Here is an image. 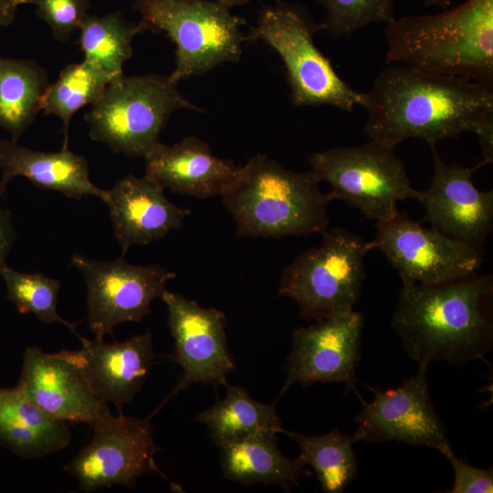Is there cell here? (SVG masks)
<instances>
[{
  "mask_svg": "<svg viewBox=\"0 0 493 493\" xmlns=\"http://www.w3.org/2000/svg\"><path fill=\"white\" fill-rule=\"evenodd\" d=\"M179 110L202 111L179 91L169 75H123L107 85L84 120L91 140L114 152L144 158Z\"/></svg>",
  "mask_w": 493,
  "mask_h": 493,
  "instance_id": "52a82bcc",
  "label": "cell"
},
{
  "mask_svg": "<svg viewBox=\"0 0 493 493\" xmlns=\"http://www.w3.org/2000/svg\"><path fill=\"white\" fill-rule=\"evenodd\" d=\"M371 241L398 272L402 281L438 284L477 272L484 251L426 228L405 213L376 222Z\"/></svg>",
  "mask_w": 493,
  "mask_h": 493,
  "instance_id": "7c38bea8",
  "label": "cell"
},
{
  "mask_svg": "<svg viewBox=\"0 0 493 493\" xmlns=\"http://www.w3.org/2000/svg\"><path fill=\"white\" fill-rule=\"evenodd\" d=\"M362 107L364 132L389 149L407 139L436 142L477 135L482 162L493 160V87L457 76L426 73L405 65L380 72Z\"/></svg>",
  "mask_w": 493,
  "mask_h": 493,
  "instance_id": "6da1fadb",
  "label": "cell"
},
{
  "mask_svg": "<svg viewBox=\"0 0 493 493\" xmlns=\"http://www.w3.org/2000/svg\"><path fill=\"white\" fill-rule=\"evenodd\" d=\"M47 70L30 59L0 57V127L17 142L41 110Z\"/></svg>",
  "mask_w": 493,
  "mask_h": 493,
  "instance_id": "d4e9b609",
  "label": "cell"
},
{
  "mask_svg": "<svg viewBox=\"0 0 493 493\" xmlns=\"http://www.w3.org/2000/svg\"><path fill=\"white\" fill-rule=\"evenodd\" d=\"M108 191L113 234L125 256L133 245H148L179 229L190 215L168 200L163 189L144 177L129 174Z\"/></svg>",
  "mask_w": 493,
  "mask_h": 493,
  "instance_id": "ffe728a7",
  "label": "cell"
},
{
  "mask_svg": "<svg viewBox=\"0 0 493 493\" xmlns=\"http://www.w3.org/2000/svg\"><path fill=\"white\" fill-rule=\"evenodd\" d=\"M92 429L90 442L64 467L81 491L113 486L133 489L142 476L161 473L155 455L162 448L153 439L149 419L120 413L117 416L110 414Z\"/></svg>",
  "mask_w": 493,
  "mask_h": 493,
  "instance_id": "8fae6325",
  "label": "cell"
},
{
  "mask_svg": "<svg viewBox=\"0 0 493 493\" xmlns=\"http://www.w3.org/2000/svg\"><path fill=\"white\" fill-rule=\"evenodd\" d=\"M385 62L493 87V0H467L435 15L387 24Z\"/></svg>",
  "mask_w": 493,
  "mask_h": 493,
  "instance_id": "3957f363",
  "label": "cell"
},
{
  "mask_svg": "<svg viewBox=\"0 0 493 493\" xmlns=\"http://www.w3.org/2000/svg\"><path fill=\"white\" fill-rule=\"evenodd\" d=\"M426 372L427 367L419 366L415 375L405 377L396 388H371L374 398L370 402L358 395L362 409L355 416V443L398 441L438 451L450 446L446 427L431 399Z\"/></svg>",
  "mask_w": 493,
  "mask_h": 493,
  "instance_id": "4fadbf2b",
  "label": "cell"
},
{
  "mask_svg": "<svg viewBox=\"0 0 493 493\" xmlns=\"http://www.w3.org/2000/svg\"><path fill=\"white\" fill-rule=\"evenodd\" d=\"M225 387V397L196 416L217 447L256 435L285 433L276 403H259L239 385L226 383Z\"/></svg>",
  "mask_w": 493,
  "mask_h": 493,
  "instance_id": "cb8c5ba5",
  "label": "cell"
},
{
  "mask_svg": "<svg viewBox=\"0 0 493 493\" xmlns=\"http://www.w3.org/2000/svg\"><path fill=\"white\" fill-rule=\"evenodd\" d=\"M425 6H439L446 7L450 5L451 0H423Z\"/></svg>",
  "mask_w": 493,
  "mask_h": 493,
  "instance_id": "d590c367",
  "label": "cell"
},
{
  "mask_svg": "<svg viewBox=\"0 0 493 493\" xmlns=\"http://www.w3.org/2000/svg\"><path fill=\"white\" fill-rule=\"evenodd\" d=\"M0 198L5 195L7 184L16 176L26 177L37 188L58 191L75 199L94 195L105 203L108 197L107 190L90 181L87 159L68 147L49 152L0 140Z\"/></svg>",
  "mask_w": 493,
  "mask_h": 493,
  "instance_id": "44dd1931",
  "label": "cell"
},
{
  "mask_svg": "<svg viewBox=\"0 0 493 493\" xmlns=\"http://www.w3.org/2000/svg\"><path fill=\"white\" fill-rule=\"evenodd\" d=\"M225 7L232 9L234 6H241L246 5L250 0H215Z\"/></svg>",
  "mask_w": 493,
  "mask_h": 493,
  "instance_id": "e575fe53",
  "label": "cell"
},
{
  "mask_svg": "<svg viewBox=\"0 0 493 493\" xmlns=\"http://www.w3.org/2000/svg\"><path fill=\"white\" fill-rule=\"evenodd\" d=\"M218 448L224 477L241 485H276L289 491L299 486L300 476L306 473L299 456L283 455L275 434L252 435Z\"/></svg>",
  "mask_w": 493,
  "mask_h": 493,
  "instance_id": "603a6c76",
  "label": "cell"
},
{
  "mask_svg": "<svg viewBox=\"0 0 493 493\" xmlns=\"http://www.w3.org/2000/svg\"><path fill=\"white\" fill-rule=\"evenodd\" d=\"M32 4V0H0V26H9L19 5Z\"/></svg>",
  "mask_w": 493,
  "mask_h": 493,
  "instance_id": "836d02e7",
  "label": "cell"
},
{
  "mask_svg": "<svg viewBox=\"0 0 493 493\" xmlns=\"http://www.w3.org/2000/svg\"><path fill=\"white\" fill-rule=\"evenodd\" d=\"M144 178L173 193L205 199L222 195L237 179L241 166L212 153L196 136L166 145L159 142L144 156Z\"/></svg>",
  "mask_w": 493,
  "mask_h": 493,
  "instance_id": "d6986e66",
  "label": "cell"
},
{
  "mask_svg": "<svg viewBox=\"0 0 493 493\" xmlns=\"http://www.w3.org/2000/svg\"><path fill=\"white\" fill-rule=\"evenodd\" d=\"M320 30L303 6L278 1L260 11L246 40H261L281 58L295 106L330 105L351 112L362 106L363 93L345 82L315 45Z\"/></svg>",
  "mask_w": 493,
  "mask_h": 493,
  "instance_id": "8992f818",
  "label": "cell"
},
{
  "mask_svg": "<svg viewBox=\"0 0 493 493\" xmlns=\"http://www.w3.org/2000/svg\"><path fill=\"white\" fill-rule=\"evenodd\" d=\"M161 299L174 341L172 359L183 371L169 398L192 383L226 385L236 364L227 346L225 313L167 289Z\"/></svg>",
  "mask_w": 493,
  "mask_h": 493,
  "instance_id": "9a60e30c",
  "label": "cell"
},
{
  "mask_svg": "<svg viewBox=\"0 0 493 493\" xmlns=\"http://www.w3.org/2000/svg\"><path fill=\"white\" fill-rule=\"evenodd\" d=\"M364 318L354 309L316 320L295 330L287 358L281 396L292 384L343 383L356 391L355 368L361 357Z\"/></svg>",
  "mask_w": 493,
  "mask_h": 493,
  "instance_id": "5bb4252c",
  "label": "cell"
},
{
  "mask_svg": "<svg viewBox=\"0 0 493 493\" xmlns=\"http://www.w3.org/2000/svg\"><path fill=\"white\" fill-rule=\"evenodd\" d=\"M434 174L427 189L420 191L419 203L425 208L422 221L441 234L483 249L493 229V190L480 191L472 181L474 167L446 164L440 158L436 142H429Z\"/></svg>",
  "mask_w": 493,
  "mask_h": 493,
  "instance_id": "2e32d148",
  "label": "cell"
},
{
  "mask_svg": "<svg viewBox=\"0 0 493 493\" xmlns=\"http://www.w3.org/2000/svg\"><path fill=\"white\" fill-rule=\"evenodd\" d=\"M312 171L297 173L257 153L221 195L238 236L282 238L323 233L331 202Z\"/></svg>",
  "mask_w": 493,
  "mask_h": 493,
  "instance_id": "277c9868",
  "label": "cell"
},
{
  "mask_svg": "<svg viewBox=\"0 0 493 493\" xmlns=\"http://www.w3.org/2000/svg\"><path fill=\"white\" fill-rule=\"evenodd\" d=\"M68 354L97 398L113 404L119 413L142 390L156 357L149 330L120 342L86 339Z\"/></svg>",
  "mask_w": 493,
  "mask_h": 493,
  "instance_id": "ac0fdd59",
  "label": "cell"
},
{
  "mask_svg": "<svg viewBox=\"0 0 493 493\" xmlns=\"http://www.w3.org/2000/svg\"><path fill=\"white\" fill-rule=\"evenodd\" d=\"M8 299L13 302L22 314L32 313L41 322L63 324L80 341L86 338L76 330L79 322H70L59 316L57 310L58 295L60 281L41 273H23L16 271L7 264L0 267Z\"/></svg>",
  "mask_w": 493,
  "mask_h": 493,
  "instance_id": "f1b7e54d",
  "label": "cell"
},
{
  "mask_svg": "<svg viewBox=\"0 0 493 493\" xmlns=\"http://www.w3.org/2000/svg\"><path fill=\"white\" fill-rule=\"evenodd\" d=\"M77 41L84 61L108 74L111 80L122 77L123 64L131 57L133 37L139 24L116 11L104 16H88L79 27Z\"/></svg>",
  "mask_w": 493,
  "mask_h": 493,
  "instance_id": "484cf974",
  "label": "cell"
},
{
  "mask_svg": "<svg viewBox=\"0 0 493 493\" xmlns=\"http://www.w3.org/2000/svg\"><path fill=\"white\" fill-rule=\"evenodd\" d=\"M326 17L320 29L333 37L351 35L372 24L391 23L394 17L395 0H315Z\"/></svg>",
  "mask_w": 493,
  "mask_h": 493,
  "instance_id": "f546056e",
  "label": "cell"
},
{
  "mask_svg": "<svg viewBox=\"0 0 493 493\" xmlns=\"http://www.w3.org/2000/svg\"><path fill=\"white\" fill-rule=\"evenodd\" d=\"M37 5V16L51 28L53 37L58 41L70 40L89 16V0H32Z\"/></svg>",
  "mask_w": 493,
  "mask_h": 493,
  "instance_id": "4dcf8cb0",
  "label": "cell"
},
{
  "mask_svg": "<svg viewBox=\"0 0 493 493\" xmlns=\"http://www.w3.org/2000/svg\"><path fill=\"white\" fill-rule=\"evenodd\" d=\"M16 386L44 413L59 421L92 427L111 414L107 404L92 393L68 350L47 353L27 346Z\"/></svg>",
  "mask_w": 493,
  "mask_h": 493,
  "instance_id": "e0dca14e",
  "label": "cell"
},
{
  "mask_svg": "<svg viewBox=\"0 0 493 493\" xmlns=\"http://www.w3.org/2000/svg\"><path fill=\"white\" fill-rule=\"evenodd\" d=\"M309 163L318 179L330 185V201L342 200L376 222L394 217L399 201L420 198L404 162L393 150L372 140L360 146L312 152Z\"/></svg>",
  "mask_w": 493,
  "mask_h": 493,
  "instance_id": "9c48e42d",
  "label": "cell"
},
{
  "mask_svg": "<svg viewBox=\"0 0 493 493\" xmlns=\"http://www.w3.org/2000/svg\"><path fill=\"white\" fill-rule=\"evenodd\" d=\"M133 7L141 15V33L163 34L175 45L169 75L175 83L240 60L246 22L217 1L135 0Z\"/></svg>",
  "mask_w": 493,
  "mask_h": 493,
  "instance_id": "5b68a950",
  "label": "cell"
},
{
  "mask_svg": "<svg viewBox=\"0 0 493 493\" xmlns=\"http://www.w3.org/2000/svg\"><path fill=\"white\" fill-rule=\"evenodd\" d=\"M299 447V458L315 470L321 490L341 493L357 477L358 465L352 435L338 428L320 435L285 431Z\"/></svg>",
  "mask_w": 493,
  "mask_h": 493,
  "instance_id": "4316f807",
  "label": "cell"
},
{
  "mask_svg": "<svg viewBox=\"0 0 493 493\" xmlns=\"http://www.w3.org/2000/svg\"><path fill=\"white\" fill-rule=\"evenodd\" d=\"M16 232L12 223L11 212L0 205V267L6 264L5 259L15 241Z\"/></svg>",
  "mask_w": 493,
  "mask_h": 493,
  "instance_id": "d6a6232c",
  "label": "cell"
},
{
  "mask_svg": "<svg viewBox=\"0 0 493 493\" xmlns=\"http://www.w3.org/2000/svg\"><path fill=\"white\" fill-rule=\"evenodd\" d=\"M71 439L66 422L47 415L16 386L0 388V447L35 460L63 450Z\"/></svg>",
  "mask_w": 493,
  "mask_h": 493,
  "instance_id": "7402d4cb",
  "label": "cell"
},
{
  "mask_svg": "<svg viewBox=\"0 0 493 493\" xmlns=\"http://www.w3.org/2000/svg\"><path fill=\"white\" fill-rule=\"evenodd\" d=\"M110 81L108 74L83 60L67 65L58 79L49 84L41 100V110L45 115L61 120L62 147H68V129L74 113L84 106L94 105Z\"/></svg>",
  "mask_w": 493,
  "mask_h": 493,
  "instance_id": "83f0119b",
  "label": "cell"
},
{
  "mask_svg": "<svg viewBox=\"0 0 493 493\" xmlns=\"http://www.w3.org/2000/svg\"><path fill=\"white\" fill-rule=\"evenodd\" d=\"M449 462L454 471V485L448 493L493 492V468L475 467L457 458L451 446L439 451Z\"/></svg>",
  "mask_w": 493,
  "mask_h": 493,
  "instance_id": "1f68e13d",
  "label": "cell"
},
{
  "mask_svg": "<svg viewBox=\"0 0 493 493\" xmlns=\"http://www.w3.org/2000/svg\"><path fill=\"white\" fill-rule=\"evenodd\" d=\"M70 262L86 282V320L96 339L112 335L121 323L140 322L176 277L159 264L132 265L122 255L100 261L76 253Z\"/></svg>",
  "mask_w": 493,
  "mask_h": 493,
  "instance_id": "30bf717a",
  "label": "cell"
},
{
  "mask_svg": "<svg viewBox=\"0 0 493 493\" xmlns=\"http://www.w3.org/2000/svg\"><path fill=\"white\" fill-rule=\"evenodd\" d=\"M321 235L320 246L305 250L284 268L278 288L307 320L353 309L365 278L364 259L373 249L371 241L342 227Z\"/></svg>",
  "mask_w": 493,
  "mask_h": 493,
  "instance_id": "ba28073f",
  "label": "cell"
},
{
  "mask_svg": "<svg viewBox=\"0 0 493 493\" xmlns=\"http://www.w3.org/2000/svg\"><path fill=\"white\" fill-rule=\"evenodd\" d=\"M392 328L419 366H462L493 347V277L477 272L423 285L402 281Z\"/></svg>",
  "mask_w": 493,
  "mask_h": 493,
  "instance_id": "7a4b0ae2",
  "label": "cell"
}]
</instances>
